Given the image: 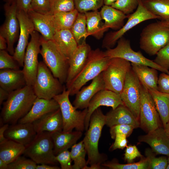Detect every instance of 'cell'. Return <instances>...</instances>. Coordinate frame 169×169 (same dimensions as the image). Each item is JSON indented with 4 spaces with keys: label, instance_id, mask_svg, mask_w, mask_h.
<instances>
[{
    "label": "cell",
    "instance_id": "6da1fadb",
    "mask_svg": "<svg viewBox=\"0 0 169 169\" xmlns=\"http://www.w3.org/2000/svg\"><path fill=\"white\" fill-rule=\"evenodd\" d=\"M37 98L33 87L27 85L10 93L3 104L0 115L1 125L18 122L28 113Z\"/></svg>",
    "mask_w": 169,
    "mask_h": 169
},
{
    "label": "cell",
    "instance_id": "7a4b0ae2",
    "mask_svg": "<svg viewBox=\"0 0 169 169\" xmlns=\"http://www.w3.org/2000/svg\"><path fill=\"white\" fill-rule=\"evenodd\" d=\"M106 125V116L100 108L96 109L92 114L90 124L83 141L88 159L87 164L90 165L87 169L100 168V165L105 157L99 151L98 145L102 129Z\"/></svg>",
    "mask_w": 169,
    "mask_h": 169
},
{
    "label": "cell",
    "instance_id": "3957f363",
    "mask_svg": "<svg viewBox=\"0 0 169 169\" xmlns=\"http://www.w3.org/2000/svg\"><path fill=\"white\" fill-rule=\"evenodd\" d=\"M99 49L91 50L84 68L66 88L70 95L78 92L88 82L93 79L107 67L110 59Z\"/></svg>",
    "mask_w": 169,
    "mask_h": 169
},
{
    "label": "cell",
    "instance_id": "277c9868",
    "mask_svg": "<svg viewBox=\"0 0 169 169\" xmlns=\"http://www.w3.org/2000/svg\"><path fill=\"white\" fill-rule=\"evenodd\" d=\"M169 43V26L161 20L150 23L142 30L140 35V48L150 56Z\"/></svg>",
    "mask_w": 169,
    "mask_h": 169
},
{
    "label": "cell",
    "instance_id": "5b68a950",
    "mask_svg": "<svg viewBox=\"0 0 169 169\" xmlns=\"http://www.w3.org/2000/svg\"><path fill=\"white\" fill-rule=\"evenodd\" d=\"M40 54L43 62L54 76L62 84L65 83L69 69V60L52 40L41 38Z\"/></svg>",
    "mask_w": 169,
    "mask_h": 169
},
{
    "label": "cell",
    "instance_id": "8992f818",
    "mask_svg": "<svg viewBox=\"0 0 169 169\" xmlns=\"http://www.w3.org/2000/svg\"><path fill=\"white\" fill-rule=\"evenodd\" d=\"M69 95V92L64 86L63 92L53 98L59 106L63 121V131L70 132L75 129L82 132L85 130L84 121L88 109L77 110L71 103Z\"/></svg>",
    "mask_w": 169,
    "mask_h": 169
},
{
    "label": "cell",
    "instance_id": "52a82bcc",
    "mask_svg": "<svg viewBox=\"0 0 169 169\" xmlns=\"http://www.w3.org/2000/svg\"><path fill=\"white\" fill-rule=\"evenodd\" d=\"M23 154L37 164L55 165L58 162L54 151L51 133L45 131L37 133L27 146Z\"/></svg>",
    "mask_w": 169,
    "mask_h": 169
},
{
    "label": "cell",
    "instance_id": "ba28073f",
    "mask_svg": "<svg viewBox=\"0 0 169 169\" xmlns=\"http://www.w3.org/2000/svg\"><path fill=\"white\" fill-rule=\"evenodd\" d=\"M32 87L37 97L50 100L61 93L64 86L54 76L44 62L40 61Z\"/></svg>",
    "mask_w": 169,
    "mask_h": 169
},
{
    "label": "cell",
    "instance_id": "9c48e42d",
    "mask_svg": "<svg viewBox=\"0 0 169 169\" xmlns=\"http://www.w3.org/2000/svg\"><path fill=\"white\" fill-rule=\"evenodd\" d=\"M131 69L130 62L119 58H111L107 66L102 72L105 89L120 95L126 74Z\"/></svg>",
    "mask_w": 169,
    "mask_h": 169
},
{
    "label": "cell",
    "instance_id": "30bf717a",
    "mask_svg": "<svg viewBox=\"0 0 169 169\" xmlns=\"http://www.w3.org/2000/svg\"><path fill=\"white\" fill-rule=\"evenodd\" d=\"M126 23L117 31L110 32L105 36L102 43V47L107 49L112 48L119 39L128 31L145 21L160 18L150 12L144 6L141 0H139L137 8L132 13L127 15Z\"/></svg>",
    "mask_w": 169,
    "mask_h": 169
},
{
    "label": "cell",
    "instance_id": "8fae6325",
    "mask_svg": "<svg viewBox=\"0 0 169 169\" xmlns=\"http://www.w3.org/2000/svg\"><path fill=\"white\" fill-rule=\"evenodd\" d=\"M116 46L104 52L105 55L110 58L117 57L131 63L147 65L162 72L169 74V71L156 64L153 60L146 58L140 51H135L131 48L130 41L122 37L118 41Z\"/></svg>",
    "mask_w": 169,
    "mask_h": 169
},
{
    "label": "cell",
    "instance_id": "7c38bea8",
    "mask_svg": "<svg viewBox=\"0 0 169 169\" xmlns=\"http://www.w3.org/2000/svg\"><path fill=\"white\" fill-rule=\"evenodd\" d=\"M159 117L151 95L141 83L140 127L148 133L160 127Z\"/></svg>",
    "mask_w": 169,
    "mask_h": 169
},
{
    "label": "cell",
    "instance_id": "4fadbf2b",
    "mask_svg": "<svg viewBox=\"0 0 169 169\" xmlns=\"http://www.w3.org/2000/svg\"><path fill=\"white\" fill-rule=\"evenodd\" d=\"M121 99L126 107L139 121L141 100V83L131 69L127 73Z\"/></svg>",
    "mask_w": 169,
    "mask_h": 169
},
{
    "label": "cell",
    "instance_id": "5bb4252c",
    "mask_svg": "<svg viewBox=\"0 0 169 169\" xmlns=\"http://www.w3.org/2000/svg\"><path fill=\"white\" fill-rule=\"evenodd\" d=\"M31 39L26 48L22 69L26 85L33 86L35 81L39 62L38 55L40 53L41 37L34 30L30 35Z\"/></svg>",
    "mask_w": 169,
    "mask_h": 169
},
{
    "label": "cell",
    "instance_id": "9a60e30c",
    "mask_svg": "<svg viewBox=\"0 0 169 169\" xmlns=\"http://www.w3.org/2000/svg\"><path fill=\"white\" fill-rule=\"evenodd\" d=\"M5 19L1 27L0 35L6 39L7 50L13 55L15 49L14 45L18 36L20 26L17 17V7L14 0L11 3H7L4 5Z\"/></svg>",
    "mask_w": 169,
    "mask_h": 169
},
{
    "label": "cell",
    "instance_id": "2e32d148",
    "mask_svg": "<svg viewBox=\"0 0 169 169\" xmlns=\"http://www.w3.org/2000/svg\"><path fill=\"white\" fill-rule=\"evenodd\" d=\"M17 17L20 26L19 38L13 55L20 67H23L26 50L29 36L35 30L33 24L28 13L18 9Z\"/></svg>",
    "mask_w": 169,
    "mask_h": 169
},
{
    "label": "cell",
    "instance_id": "e0dca14e",
    "mask_svg": "<svg viewBox=\"0 0 169 169\" xmlns=\"http://www.w3.org/2000/svg\"><path fill=\"white\" fill-rule=\"evenodd\" d=\"M120 105H124L120 95L106 89L99 91L92 98L87 108L84 121L85 130L87 131L88 128L92 114L99 107H110L114 110Z\"/></svg>",
    "mask_w": 169,
    "mask_h": 169
},
{
    "label": "cell",
    "instance_id": "ac0fdd59",
    "mask_svg": "<svg viewBox=\"0 0 169 169\" xmlns=\"http://www.w3.org/2000/svg\"><path fill=\"white\" fill-rule=\"evenodd\" d=\"M85 40L84 39L78 44L76 49L69 59V66L65 82L66 88L82 69L92 50Z\"/></svg>",
    "mask_w": 169,
    "mask_h": 169
},
{
    "label": "cell",
    "instance_id": "d6986e66",
    "mask_svg": "<svg viewBox=\"0 0 169 169\" xmlns=\"http://www.w3.org/2000/svg\"><path fill=\"white\" fill-rule=\"evenodd\" d=\"M140 142L148 144L156 155L169 156V136L164 128L160 127L138 138Z\"/></svg>",
    "mask_w": 169,
    "mask_h": 169
},
{
    "label": "cell",
    "instance_id": "ffe728a7",
    "mask_svg": "<svg viewBox=\"0 0 169 169\" xmlns=\"http://www.w3.org/2000/svg\"><path fill=\"white\" fill-rule=\"evenodd\" d=\"M32 123H17L9 125L6 131L5 137L25 147L29 145L37 135Z\"/></svg>",
    "mask_w": 169,
    "mask_h": 169
},
{
    "label": "cell",
    "instance_id": "44dd1931",
    "mask_svg": "<svg viewBox=\"0 0 169 169\" xmlns=\"http://www.w3.org/2000/svg\"><path fill=\"white\" fill-rule=\"evenodd\" d=\"M92 80L89 85L83 88L76 94L73 104L76 109L87 108L93 97L99 91L105 89L102 73Z\"/></svg>",
    "mask_w": 169,
    "mask_h": 169
},
{
    "label": "cell",
    "instance_id": "7402d4cb",
    "mask_svg": "<svg viewBox=\"0 0 169 169\" xmlns=\"http://www.w3.org/2000/svg\"><path fill=\"white\" fill-rule=\"evenodd\" d=\"M59 108V105L54 99L47 100L37 97L28 113L18 123H32L44 115Z\"/></svg>",
    "mask_w": 169,
    "mask_h": 169
},
{
    "label": "cell",
    "instance_id": "603a6c76",
    "mask_svg": "<svg viewBox=\"0 0 169 169\" xmlns=\"http://www.w3.org/2000/svg\"><path fill=\"white\" fill-rule=\"evenodd\" d=\"M32 123L37 133L62 131L63 121L60 109L44 115Z\"/></svg>",
    "mask_w": 169,
    "mask_h": 169
},
{
    "label": "cell",
    "instance_id": "cb8c5ba5",
    "mask_svg": "<svg viewBox=\"0 0 169 169\" xmlns=\"http://www.w3.org/2000/svg\"><path fill=\"white\" fill-rule=\"evenodd\" d=\"M106 125L110 128L118 125H131L135 128L140 127V122L125 105H120L107 113Z\"/></svg>",
    "mask_w": 169,
    "mask_h": 169
},
{
    "label": "cell",
    "instance_id": "d4e9b609",
    "mask_svg": "<svg viewBox=\"0 0 169 169\" xmlns=\"http://www.w3.org/2000/svg\"><path fill=\"white\" fill-rule=\"evenodd\" d=\"M26 85V81L22 70H0V87L9 93Z\"/></svg>",
    "mask_w": 169,
    "mask_h": 169
},
{
    "label": "cell",
    "instance_id": "484cf974",
    "mask_svg": "<svg viewBox=\"0 0 169 169\" xmlns=\"http://www.w3.org/2000/svg\"><path fill=\"white\" fill-rule=\"evenodd\" d=\"M82 135V131H78L70 132L62 131L51 133L54 155H57L64 151L68 150L76 143Z\"/></svg>",
    "mask_w": 169,
    "mask_h": 169
},
{
    "label": "cell",
    "instance_id": "4316f807",
    "mask_svg": "<svg viewBox=\"0 0 169 169\" xmlns=\"http://www.w3.org/2000/svg\"><path fill=\"white\" fill-rule=\"evenodd\" d=\"M52 40L68 60L78 45L70 29L56 30Z\"/></svg>",
    "mask_w": 169,
    "mask_h": 169
},
{
    "label": "cell",
    "instance_id": "83f0119b",
    "mask_svg": "<svg viewBox=\"0 0 169 169\" xmlns=\"http://www.w3.org/2000/svg\"><path fill=\"white\" fill-rule=\"evenodd\" d=\"M131 63L132 69L141 83L148 90H158L157 70L146 65Z\"/></svg>",
    "mask_w": 169,
    "mask_h": 169
},
{
    "label": "cell",
    "instance_id": "f1b7e54d",
    "mask_svg": "<svg viewBox=\"0 0 169 169\" xmlns=\"http://www.w3.org/2000/svg\"><path fill=\"white\" fill-rule=\"evenodd\" d=\"M34 26L35 30L39 32L46 40H52L55 32L46 14L33 10L28 13Z\"/></svg>",
    "mask_w": 169,
    "mask_h": 169
},
{
    "label": "cell",
    "instance_id": "f546056e",
    "mask_svg": "<svg viewBox=\"0 0 169 169\" xmlns=\"http://www.w3.org/2000/svg\"><path fill=\"white\" fill-rule=\"evenodd\" d=\"M102 19L105 21L104 27L106 29L109 28L118 30L124 25L125 19L127 15L111 6L104 5L100 11Z\"/></svg>",
    "mask_w": 169,
    "mask_h": 169
},
{
    "label": "cell",
    "instance_id": "4dcf8cb0",
    "mask_svg": "<svg viewBox=\"0 0 169 169\" xmlns=\"http://www.w3.org/2000/svg\"><path fill=\"white\" fill-rule=\"evenodd\" d=\"M79 12L75 9L69 12L46 14L55 30L70 29Z\"/></svg>",
    "mask_w": 169,
    "mask_h": 169
},
{
    "label": "cell",
    "instance_id": "1f68e13d",
    "mask_svg": "<svg viewBox=\"0 0 169 169\" xmlns=\"http://www.w3.org/2000/svg\"><path fill=\"white\" fill-rule=\"evenodd\" d=\"M148 90L164 128L169 120V94L152 89Z\"/></svg>",
    "mask_w": 169,
    "mask_h": 169
},
{
    "label": "cell",
    "instance_id": "d6a6232c",
    "mask_svg": "<svg viewBox=\"0 0 169 169\" xmlns=\"http://www.w3.org/2000/svg\"><path fill=\"white\" fill-rule=\"evenodd\" d=\"M85 13L88 36L92 35L97 39H100L107 29L104 27L100 12L97 10L87 12Z\"/></svg>",
    "mask_w": 169,
    "mask_h": 169
},
{
    "label": "cell",
    "instance_id": "836d02e7",
    "mask_svg": "<svg viewBox=\"0 0 169 169\" xmlns=\"http://www.w3.org/2000/svg\"><path fill=\"white\" fill-rule=\"evenodd\" d=\"M25 149L23 145L8 140L0 144V159L8 164L23 154Z\"/></svg>",
    "mask_w": 169,
    "mask_h": 169
},
{
    "label": "cell",
    "instance_id": "e575fe53",
    "mask_svg": "<svg viewBox=\"0 0 169 169\" xmlns=\"http://www.w3.org/2000/svg\"><path fill=\"white\" fill-rule=\"evenodd\" d=\"M144 6L162 21L169 20V0H141Z\"/></svg>",
    "mask_w": 169,
    "mask_h": 169
},
{
    "label": "cell",
    "instance_id": "d590c367",
    "mask_svg": "<svg viewBox=\"0 0 169 169\" xmlns=\"http://www.w3.org/2000/svg\"><path fill=\"white\" fill-rule=\"evenodd\" d=\"M86 153L83 140L72 146L70 154L74 161L72 169H87V164L85 159Z\"/></svg>",
    "mask_w": 169,
    "mask_h": 169
},
{
    "label": "cell",
    "instance_id": "8d00e7d4",
    "mask_svg": "<svg viewBox=\"0 0 169 169\" xmlns=\"http://www.w3.org/2000/svg\"><path fill=\"white\" fill-rule=\"evenodd\" d=\"M70 30L78 44L82 38L85 39L88 37L85 13L79 12Z\"/></svg>",
    "mask_w": 169,
    "mask_h": 169
},
{
    "label": "cell",
    "instance_id": "74e56055",
    "mask_svg": "<svg viewBox=\"0 0 169 169\" xmlns=\"http://www.w3.org/2000/svg\"><path fill=\"white\" fill-rule=\"evenodd\" d=\"M102 165L112 169H148L149 161L146 157L140 161L135 163L121 164L115 162L105 163Z\"/></svg>",
    "mask_w": 169,
    "mask_h": 169
},
{
    "label": "cell",
    "instance_id": "f35d334b",
    "mask_svg": "<svg viewBox=\"0 0 169 169\" xmlns=\"http://www.w3.org/2000/svg\"><path fill=\"white\" fill-rule=\"evenodd\" d=\"M75 9L79 13L98 10L104 4V0H74Z\"/></svg>",
    "mask_w": 169,
    "mask_h": 169
},
{
    "label": "cell",
    "instance_id": "ab89813d",
    "mask_svg": "<svg viewBox=\"0 0 169 169\" xmlns=\"http://www.w3.org/2000/svg\"><path fill=\"white\" fill-rule=\"evenodd\" d=\"M145 154L149 161L148 169H166L167 164V158L165 156L156 157V154L151 149H146Z\"/></svg>",
    "mask_w": 169,
    "mask_h": 169
},
{
    "label": "cell",
    "instance_id": "60d3db41",
    "mask_svg": "<svg viewBox=\"0 0 169 169\" xmlns=\"http://www.w3.org/2000/svg\"><path fill=\"white\" fill-rule=\"evenodd\" d=\"M139 0H117L111 6L127 15L134 12L138 7Z\"/></svg>",
    "mask_w": 169,
    "mask_h": 169
},
{
    "label": "cell",
    "instance_id": "b9f144b4",
    "mask_svg": "<svg viewBox=\"0 0 169 169\" xmlns=\"http://www.w3.org/2000/svg\"><path fill=\"white\" fill-rule=\"evenodd\" d=\"M75 9L74 0H50V10L49 13L69 12Z\"/></svg>",
    "mask_w": 169,
    "mask_h": 169
},
{
    "label": "cell",
    "instance_id": "7bdbcfd3",
    "mask_svg": "<svg viewBox=\"0 0 169 169\" xmlns=\"http://www.w3.org/2000/svg\"><path fill=\"white\" fill-rule=\"evenodd\" d=\"M20 66L13 55L6 50H0V69H20Z\"/></svg>",
    "mask_w": 169,
    "mask_h": 169
},
{
    "label": "cell",
    "instance_id": "ee69618b",
    "mask_svg": "<svg viewBox=\"0 0 169 169\" xmlns=\"http://www.w3.org/2000/svg\"><path fill=\"white\" fill-rule=\"evenodd\" d=\"M37 165L31 159L21 156L8 164V169H36Z\"/></svg>",
    "mask_w": 169,
    "mask_h": 169
},
{
    "label": "cell",
    "instance_id": "f6af8a7d",
    "mask_svg": "<svg viewBox=\"0 0 169 169\" xmlns=\"http://www.w3.org/2000/svg\"><path fill=\"white\" fill-rule=\"evenodd\" d=\"M153 61L159 66L169 71V43L158 51Z\"/></svg>",
    "mask_w": 169,
    "mask_h": 169
},
{
    "label": "cell",
    "instance_id": "bcb514c9",
    "mask_svg": "<svg viewBox=\"0 0 169 169\" xmlns=\"http://www.w3.org/2000/svg\"><path fill=\"white\" fill-rule=\"evenodd\" d=\"M135 128L133 126L127 124L115 125L110 127V133L111 138L114 139L118 135L129 136Z\"/></svg>",
    "mask_w": 169,
    "mask_h": 169
},
{
    "label": "cell",
    "instance_id": "7dc6e473",
    "mask_svg": "<svg viewBox=\"0 0 169 169\" xmlns=\"http://www.w3.org/2000/svg\"><path fill=\"white\" fill-rule=\"evenodd\" d=\"M31 10L45 14L48 13L50 10V0H32Z\"/></svg>",
    "mask_w": 169,
    "mask_h": 169
},
{
    "label": "cell",
    "instance_id": "c3c4849f",
    "mask_svg": "<svg viewBox=\"0 0 169 169\" xmlns=\"http://www.w3.org/2000/svg\"><path fill=\"white\" fill-rule=\"evenodd\" d=\"M55 159L59 162L62 169H72L70 151L68 150L64 151L55 156Z\"/></svg>",
    "mask_w": 169,
    "mask_h": 169
},
{
    "label": "cell",
    "instance_id": "681fc988",
    "mask_svg": "<svg viewBox=\"0 0 169 169\" xmlns=\"http://www.w3.org/2000/svg\"><path fill=\"white\" fill-rule=\"evenodd\" d=\"M126 147L124 158L128 163H131L137 157L143 156L135 145H130Z\"/></svg>",
    "mask_w": 169,
    "mask_h": 169
},
{
    "label": "cell",
    "instance_id": "f907efd6",
    "mask_svg": "<svg viewBox=\"0 0 169 169\" xmlns=\"http://www.w3.org/2000/svg\"><path fill=\"white\" fill-rule=\"evenodd\" d=\"M158 89L160 92L169 94V74L162 72L159 75Z\"/></svg>",
    "mask_w": 169,
    "mask_h": 169
},
{
    "label": "cell",
    "instance_id": "816d5d0a",
    "mask_svg": "<svg viewBox=\"0 0 169 169\" xmlns=\"http://www.w3.org/2000/svg\"><path fill=\"white\" fill-rule=\"evenodd\" d=\"M126 138V136L124 135L116 136L114 139V142L110 147V150L113 151L117 149H123L126 147L128 142Z\"/></svg>",
    "mask_w": 169,
    "mask_h": 169
},
{
    "label": "cell",
    "instance_id": "f5cc1de1",
    "mask_svg": "<svg viewBox=\"0 0 169 169\" xmlns=\"http://www.w3.org/2000/svg\"><path fill=\"white\" fill-rule=\"evenodd\" d=\"M18 9L28 13L31 10L32 0H14Z\"/></svg>",
    "mask_w": 169,
    "mask_h": 169
},
{
    "label": "cell",
    "instance_id": "db71d44e",
    "mask_svg": "<svg viewBox=\"0 0 169 169\" xmlns=\"http://www.w3.org/2000/svg\"><path fill=\"white\" fill-rule=\"evenodd\" d=\"M9 124H4L1 125L0 128V144H1L8 140L4 136L6 131L8 129Z\"/></svg>",
    "mask_w": 169,
    "mask_h": 169
},
{
    "label": "cell",
    "instance_id": "11a10c76",
    "mask_svg": "<svg viewBox=\"0 0 169 169\" xmlns=\"http://www.w3.org/2000/svg\"><path fill=\"white\" fill-rule=\"evenodd\" d=\"M9 93L0 87V105H2L3 102L8 98Z\"/></svg>",
    "mask_w": 169,
    "mask_h": 169
},
{
    "label": "cell",
    "instance_id": "9f6ffc18",
    "mask_svg": "<svg viewBox=\"0 0 169 169\" xmlns=\"http://www.w3.org/2000/svg\"><path fill=\"white\" fill-rule=\"evenodd\" d=\"M60 167L48 164H40L37 165L36 169H59Z\"/></svg>",
    "mask_w": 169,
    "mask_h": 169
},
{
    "label": "cell",
    "instance_id": "6f0895ef",
    "mask_svg": "<svg viewBox=\"0 0 169 169\" xmlns=\"http://www.w3.org/2000/svg\"><path fill=\"white\" fill-rule=\"evenodd\" d=\"M7 45L5 39L0 35V50L7 49Z\"/></svg>",
    "mask_w": 169,
    "mask_h": 169
},
{
    "label": "cell",
    "instance_id": "680465c9",
    "mask_svg": "<svg viewBox=\"0 0 169 169\" xmlns=\"http://www.w3.org/2000/svg\"><path fill=\"white\" fill-rule=\"evenodd\" d=\"M8 164L0 159V169H8Z\"/></svg>",
    "mask_w": 169,
    "mask_h": 169
},
{
    "label": "cell",
    "instance_id": "91938a15",
    "mask_svg": "<svg viewBox=\"0 0 169 169\" xmlns=\"http://www.w3.org/2000/svg\"><path fill=\"white\" fill-rule=\"evenodd\" d=\"M117 0H104V4L106 5L111 6Z\"/></svg>",
    "mask_w": 169,
    "mask_h": 169
},
{
    "label": "cell",
    "instance_id": "94428289",
    "mask_svg": "<svg viewBox=\"0 0 169 169\" xmlns=\"http://www.w3.org/2000/svg\"><path fill=\"white\" fill-rule=\"evenodd\" d=\"M166 133L169 136V120L164 128Z\"/></svg>",
    "mask_w": 169,
    "mask_h": 169
},
{
    "label": "cell",
    "instance_id": "6125c7cd",
    "mask_svg": "<svg viewBox=\"0 0 169 169\" xmlns=\"http://www.w3.org/2000/svg\"><path fill=\"white\" fill-rule=\"evenodd\" d=\"M163 21L168 26H169V20L166 21Z\"/></svg>",
    "mask_w": 169,
    "mask_h": 169
},
{
    "label": "cell",
    "instance_id": "be15d7a7",
    "mask_svg": "<svg viewBox=\"0 0 169 169\" xmlns=\"http://www.w3.org/2000/svg\"><path fill=\"white\" fill-rule=\"evenodd\" d=\"M168 164L166 169H169V156L167 158Z\"/></svg>",
    "mask_w": 169,
    "mask_h": 169
},
{
    "label": "cell",
    "instance_id": "e7e4bbea",
    "mask_svg": "<svg viewBox=\"0 0 169 169\" xmlns=\"http://www.w3.org/2000/svg\"><path fill=\"white\" fill-rule=\"evenodd\" d=\"M8 3H11L14 1V0H8Z\"/></svg>",
    "mask_w": 169,
    "mask_h": 169
}]
</instances>
